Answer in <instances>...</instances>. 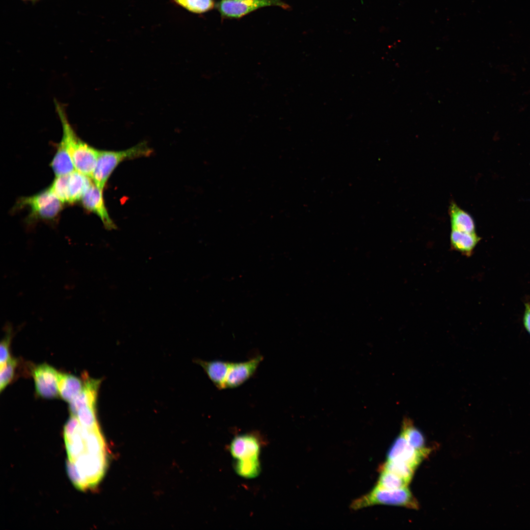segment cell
I'll list each match as a JSON object with an SVG mask.
<instances>
[{"mask_svg":"<svg viewBox=\"0 0 530 530\" xmlns=\"http://www.w3.org/2000/svg\"><path fill=\"white\" fill-rule=\"evenodd\" d=\"M50 165L56 177L69 174L75 169L71 157L64 143L61 141Z\"/></svg>","mask_w":530,"mask_h":530,"instance_id":"cell-19","label":"cell"},{"mask_svg":"<svg viewBox=\"0 0 530 530\" xmlns=\"http://www.w3.org/2000/svg\"><path fill=\"white\" fill-rule=\"evenodd\" d=\"M17 360L10 358L6 362L0 365V390L2 391L11 381L15 375Z\"/></svg>","mask_w":530,"mask_h":530,"instance_id":"cell-25","label":"cell"},{"mask_svg":"<svg viewBox=\"0 0 530 530\" xmlns=\"http://www.w3.org/2000/svg\"><path fill=\"white\" fill-rule=\"evenodd\" d=\"M89 177L78 171L56 177L50 187L64 204H73L81 200L93 184Z\"/></svg>","mask_w":530,"mask_h":530,"instance_id":"cell-6","label":"cell"},{"mask_svg":"<svg viewBox=\"0 0 530 530\" xmlns=\"http://www.w3.org/2000/svg\"><path fill=\"white\" fill-rule=\"evenodd\" d=\"M83 382L77 376L65 373H59L58 388L59 395L70 403L81 392Z\"/></svg>","mask_w":530,"mask_h":530,"instance_id":"cell-18","label":"cell"},{"mask_svg":"<svg viewBox=\"0 0 530 530\" xmlns=\"http://www.w3.org/2000/svg\"><path fill=\"white\" fill-rule=\"evenodd\" d=\"M5 335L2 339L0 347V363L2 365L6 362L10 358L9 351L10 344L12 335V329L11 325L7 323L5 325Z\"/></svg>","mask_w":530,"mask_h":530,"instance_id":"cell-26","label":"cell"},{"mask_svg":"<svg viewBox=\"0 0 530 530\" xmlns=\"http://www.w3.org/2000/svg\"><path fill=\"white\" fill-rule=\"evenodd\" d=\"M62 127V141L72 159L75 169L91 178L100 150L81 140L70 124L63 106L55 103Z\"/></svg>","mask_w":530,"mask_h":530,"instance_id":"cell-2","label":"cell"},{"mask_svg":"<svg viewBox=\"0 0 530 530\" xmlns=\"http://www.w3.org/2000/svg\"><path fill=\"white\" fill-rule=\"evenodd\" d=\"M103 190L93 183L82 198L81 204L87 212L96 214L106 229H116L117 227L106 207Z\"/></svg>","mask_w":530,"mask_h":530,"instance_id":"cell-9","label":"cell"},{"mask_svg":"<svg viewBox=\"0 0 530 530\" xmlns=\"http://www.w3.org/2000/svg\"><path fill=\"white\" fill-rule=\"evenodd\" d=\"M481 238L476 233H468L451 230L450 235L451 247L463 255L470 256Z\"/></svg>","mask_w":530,"mask_h":530,"instance_id":"cell-17","label":"cell"},{"mask_svg":"<svg viewBox=\"0 0 530 530\" xmlns=\"http://www.w3.org/2000/svg\"><path fill=\"white\" fill-rule=\"evenodd\" d=\"M153 152L145 141L121 151L100 150L91 179L97 186L103 190L111 174L122 161L149 157Z\"/></svg>","mask_w":530,"mask_h":530,"instance_id":"cell-3","label":"cell"},{"mask_svg":"<svg viewBox=\"0 0 530 530\" xmlns=\"http://www.w3.org/2000/svg\"><path fill=\"white\" fill-rule=\"evenodd\" d=\"M287 8L280 0H221L217 8L221 15L229 18H240L259 8L268 6Z\"/></svg>","mask_w":530,"mask_h":530,"instance_id":"cell-7","label":"cell"},{"mask_svg":"<svg viewBox=\"0 0 530 530\" xmlns=\"http://www.w3.org/2000/svg\"><path fill=\"white\" fill-rule=\"evenodd\" d=\"M24 0V1H35L36 0Z\"/></svg>","mask_w":530,"mask_h":530,"instance_id":"cell-28","label":"cell"},{"mask_svg":"<svg viewBox=\"0 0 530 530\" xmlns=\"http://www.w3.org/2000/svg\"><path fill=\"white\" fill-rule=\"evenodd\" d=\"M380 476L374 487L383 490H394L408 487V481L399 476L384 471H379Z\"/></svg>","mask_w":530,"mask_h":530,"instance_id":"cell-21","label":"cell"},{"mask_svg":"<svg viewBox=\"0 0 530 530\" xmlns=\"http://www.w3.org/2000/svg\"><path fill=\"white\" fill-rule=\"evenodd\" d=\"M234 468L238 475L246 478L256 477L261 470L259 460H236Z\"/></svg>","mask_w":530,"mask_h":530,"instance_id":"cell-23","label":"cell"},{"mask_svg":"<svg viewBox=\"0 0 530 530\" xmlns=\"http://www.w3.org/2000/svg\"><path fill=\"white\" fill-rule=\"evenodd\" d=\"M386 457L387 461H403L416 469L427 456L411 446L400 432L389 449Z\"/></svg>","mask_w":530,"mask_h":530,"instance_id":"cell-10","label":"cell"},{"mask_svg":"<svg viewBox=\"0 0 530 530\" xmlns=\"http://www.w3.org/2000/svg\"><path fill=\"white\" fill-rule=\"evenodd\" d=\"M263 360V356L258 355L246 361L231 362L225 388H235L247 381L255 374Z\"/></svg>","mask_w":530,"mask_h":530,"instance_id":"cell-11","label":"cell"},{"mask_svg":"<svg viewBox=\"0 0 530 530\" xmlns=\"http://www.w3.org/2000/svg\"><path fill=\"white\" fill-rule=\"evenodd\" d=\"M63 204L49 188L34 195L20 198L16 208H29L30 219L51 221L59 215Z\"/></svg>","mask_w":530,"mask_h":530,"instance_id":"cell-5","label":"cell"},{"mask_svg":"<svg viewBox=\"0 0 530 530\" xmlns=\"http://www.w3.org/2000/svg\"><path fill=\"white\" fill-rule=\"evenodd\" d=\"M75 416L82 426L91 428L99 426L96 413V407L89 405L80 407Z\"/></svg>","mask_w":530,"mask_h":530,"instance_id":"cell-24","label":"cell"},{"mask_svg":"<svg viewBox=\"0 0 530 530\" xmlns=\"http://www.w3.org/2000/svg\"><path fill=\"white\" fill-rule=\"evenodd\" d=\"M376 504L402 506L413 509H418L420 506L408 487L394 490L374 487L368 494L355 500L350 504V508L357 510Z\"/></svg>","mask_w":530,"mask_h":530,"instance_id":"cell-4","label":"cell"},{"mask_svg":"<svg viewBox=\"0 0 530 530\" xmlns=\"http://www.w3.org/2000/svg\"><path fill=\"white\" fill-rule=\"evenodd\" d=\"M177 5L189 12L201 14L212 9L213 0H173Z\"/></svg>","mask_w":530,"mask_h":530,"instance_id":"cell-22","label":"cell"},{"mask_svg":"<svg viewBox=\"0 0 530 530\" xmlns=\"http://www.w3.org/2000/svg\"><path fill=\"white\" fill-rule=\"evenodd\" d=\"M416 469L408 463L398 460L387 461L379 467V471L393 473L411 482Z\"/></svg>","mask_w":530,"mask_h":530,"instance_id":"cell-20","label":"cell"},{"mask_svg":"<svg viewBox=\"0 0 530 530\" xmlns=\"http://www.w3.org/2000/svg\"><path fill=\"white\" fill-rule=\"evenodd\" d=\"M451 230L476 233L475 223L472 216L451 201L449 207Z\"/></svg>","mask_w":530,"mask_h":530,"instance_id":"cell-15","label":"cell"},{"mask_svg":"<svg viewBox=\"0 0 530 530\" xmlns=\"http://www.w3.org/2000/svg\"><path fill=\"white\" fill-rule=\"evenodd\" d=\"M235 0L241 1V0Z\"/></svg>","mask_w":530,"mask_h":530,"instance_id":"cell-29","label":"cell"},{"mask_svg":"<svg viewBox=\"0 0 530 530\" xmlns=\"http://www.w3.org/2000/svg\"><path fill=\"white\" fill-rule=\"evenodd\" d=\"M59 373L47 364L39 365L33 370L32 373L36 392L40 397L53 398L58 396Z\"/></svg>","mask_w":530,"mask_h":530,"instance_id":"cell-8","label":"cell"},{"mask_svg":"<svg viewBox=\"0 0 530 530\" xmlns=\"http://www.w3.org/2000/svg\"><path fill=\"white\" fill-rule=\"evenodd\" d=\"M401 433L408 443L414 449L425 456L430 454L431 449L426 446V441L423 432L413 424L412 421L405 417L402 421Z\"/></svg>","mask_w":530,"mask_h":530,"instance_id":"cell-16","label":"cell"},{"mask_svg":"<svg viewBox=\"0 0 530 530\" xmlns=\"http://www.w3.org/2000/svg\"><path fill=\"white\" fill-rule=\"evenodd\" d=\"M523 322L526 330L530 335V303H525Z\"/></svg>","mask_w":530,"mask_h":530,"instance_id":"cell-27","label":"cell"},{"mask_svg":"<svg viewBox=\"0 0 530 530\" xmlns=\"http://www.w3.org/2000/svg\"><path fill=\"white\" fill-rule=\"evenodd\" d=\"M209 379L219 390L225 389V383L231 362L221 360L210 361L197 360Z\"/></svg>","mask_w":530,"mask_h":530,"instance_id":"cell-14","label":"cell"},{"mask_svg":"<svg viewBox=\"0 0 530 530\" xmlns=\"http://www.w3.org/2000/svg\"><path fill=\"white\" fill-rule=\"evenodd\" d=\"M230 451L235 460H259V439L252 434L236 436L232 441Z\"/></svg>","mask_w":530,"mask_h":530,"instance_id":"cell-12","label":"cell"},{"mask_svg":"<svg viewBox=\"0 0 530 530\" xmlns=\"http://www.w3.org/2000/svg\"><path fill=\"white\" fill-rule=\"evenodd\" d=\"M67 465L81 469L107 463L106 447L99 426L88 428L71 417L64 426Z\"/></svg>","mask_w":530,"mask_h":530,"instance_id":"cell-1","label":"cell"},{"mask_svg":"<svg viewBox=\"0 0 530 530\" xmlns=\"http://www.w3.org/2000/svg\"><path fill=\"white\" fill-rule=\"evenodd\" d=\"M83 386L80 394L69 403L71 415H75L83 406L96 407L100 381L90 378L86 373L82 375Z\"/></svg>","mask_w":530,"mask_h":530,"instance_id":"cell-13","label":"cell"}]
</instances>
